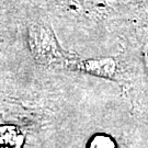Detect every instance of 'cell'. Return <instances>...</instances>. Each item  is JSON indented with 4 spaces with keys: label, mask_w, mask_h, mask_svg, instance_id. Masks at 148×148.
Here are the masks:
<instances>
[{
    "label": "cell",
    "mask_w": 148,
    "mask_h": 148,
    "mask_svg": "<svg viewBox=\"0 0 148 148\" xmlns=\"http://www.w3.org/2000/svg\"><path fill=\"white\" fill-rule=\"evenodd\" d=\"M32 45L38 60L49 67L77 70L78 59L65 57V54L59 48L53 33L46 27H38L32 31Z\"/></svg>",
    "instance_id": "obj_1"
},
{
    "label": "cell",
    "mask_w": 148,
    "mask_h": 148,
    "mask_svg": "<svg viewBox=\"0 0 148 148\" xmlns=\"http://www.w3.org/2000/svg\"><path fill=\"white\" fill-rule=\"evenodd\" d=\"M143 55H144V63H145V66H146V69L148 71V42L145 44L143 49Z\"/></svg>",
    "instance_id": "obj_5"
},
{
    "label": "cell",
    "mask_w": 148,
    "mask_h": 148,
    "mask_svg": "<svg viewBox=\"0 0 148 148\" xmlns=\"http://www.w3.org/2000/svg\"><path fill=\"white\" fill-rule=\"evenodd\" d=\"M78 70L103 78H113L116 71V62L111 57L79 60Z\"/></svg>",
    "instance_id": "obj_2"
},
{
    "label": "cell",
    "mask_w": 148,
    "mask_h": 148,
    "mask_svg": "<svg viewBox=\"0 0 148 148\" xmlns=\"http://www.w3.org/2000/svg\"><path fill=\"white\" fill-rule=\"evenodd\" d=\"M89 148H115V144L106 135H97L92 138Z\"/></svg>",
    "instance_id": "obj_4"
},
{
    "label": "cell",
    "mask_w": 148,
    "mask_h": 148,
    "mask_svg": "<svg viewBox=\"0 0 148 148\" xmlns=\"http://www.w3.org/2000/svg\"><path fill=\"white\" fill-rule=\"evenodd\" d=\"M0 142L10 145H20L21 144V135L16 132V128L3 127L0 128Z\"/></svg>",
    "instance_id": "obj_3"
}]
</instances>
